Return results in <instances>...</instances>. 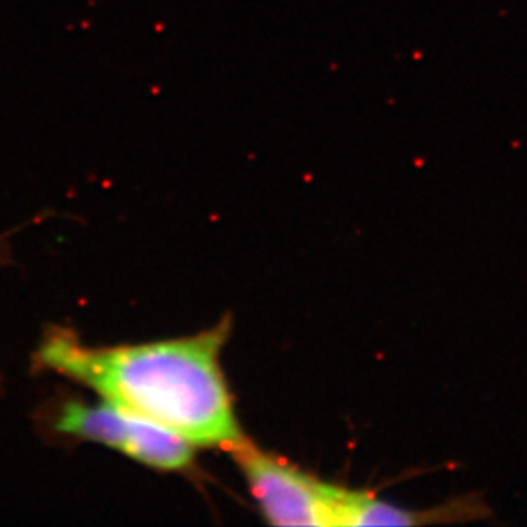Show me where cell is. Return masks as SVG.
Segmentation results:
<instances>
[{"label":"cell","mask_w":527,"mask_h":527,"mask_svg":"<svg viewBox=\"0 0 527 527\" xmlns=\"http://www.w3.org/2000/svg\"><path fill=\"white\" fill-rule=\"evenodd\" d=\"M231 321L193 336L140 345L89 346L53 333L41 343V367L96 391L104 401L145 416L195 447L227 449L243 437L220 353Z\"/></svg>","instance_id":"6da1fadb"},{"label":"cell","mask_w":527,"mask_h":527,"mask_svg":"<svg viewBox=\"0 0 527 527\" xmlns=\"http://www.w3.org/2000/svg\"><path fill=\"white\" fill-rule=\"evenodd\" d=\"M271 526H338L341 486L322 481L241 437L227 449Z\"/></svg>","instance_id":"7a4b0ae2"},{"label":"cell","mask_w":527,"mask_h":527,"mask_svg":"<svg viewBox=\"0 0 527 527\" xmlns=\"http://www.w3.org/2000/svg\"><path fill=\"white\" fill-rule=\"evenodd\" d=\"M55 427L62 434L108 445L161 471H183L195 457V445L179 434L108 401L65 403Z\"/></svg>","instance_id":"3957f363"},{"label":"cell","mask_w":527,"mask_h":527,"mask_svg":"<svg viewBox=\"0 0 527 527\" xmlns=\"http://www.w3.org/2000/svg\"><path fill=\"white\" fill-rule=\"evenodd\" d=\"M488 514L481 500L459 498L434 509L411 510L381 500L370 492L341 486L338 526H430L478 521Z\"/></svg>","instance_id":"277c9868"}]
</instances>
